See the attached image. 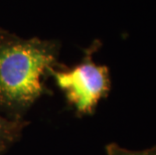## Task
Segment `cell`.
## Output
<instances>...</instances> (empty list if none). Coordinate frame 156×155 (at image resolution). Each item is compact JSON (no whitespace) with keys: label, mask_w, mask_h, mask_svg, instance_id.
Returning a JSON list of instances; mask_svg holds the SVG:
<instances>
[{"label":"cell","mask_w":156,"mask_h":155,"mask_svg":"<svg viewBox=\"0 0 156 155\" xmlns=\"http://www.w3.org/2000/svg\"><path fill=\"white\" fill-rule=\"evenodd\" d=\"M61 42L39 37L23 38L0 30V114L10 119L23 115L48 93L44 79L61 67Z\"/></svg>","instance_id":"6da1fadb"},{"label":"cell","mask_w":156,"mask_h":155,"mask_svg":"<svg viewBox=\"0 0 156 155\" xmlns=\"http://www.w3.org/2000/svg\"><path fill=\"white\" fill-rule=\"evenodd\" d=\"M101 47L95 41L85 49L83 60L72 68H55L49 72L58 88L64 93L69 106L80 116L91 115L99 103L111 91L110 71L107 65H99L93 55Z\"/></svg>","instance_id":"7a4b0ae2"},{"label":"cell","mask_w":156,"mask_h":155,"mask_svg":"<svg viewBox=\"0 0 156 155\" xmlns=\"http://www.w3.org/2000/svg\"><path fill=\"white\" fill-rule=\"evenodd\" d=\"M27 124L24 119H10L0 114V155L20 138Z\"/></svg>","instance_id":"3957f363"},{"label":"cell","mask_w":156,"mask_h":155,"mask_svg":"<svg viewBox=\"0 0 156 155\" xmlns=\"http://www.w3.org/2000/svg\"><path fill=\"white\" fill-rule=\"evenodd\" d=\"M105 151L107 155H156V145L143 150H130L112 142L106 145Z\"/></svg>","instance_id":"277c9868"},{"label":"cell","mask_w":156,"mask_h":155,"mask_svg":"<svg viewBox=\"0 0 156 155\" xmlns=\"http://www.w3.org/2000/svg\"><path fill=\"white\" fill-rule=\"evenodd\" d=\"M0 30H2V28H1V27H0Z\"/></svg>","instance_id":"5b68a950"}]
</instances>
